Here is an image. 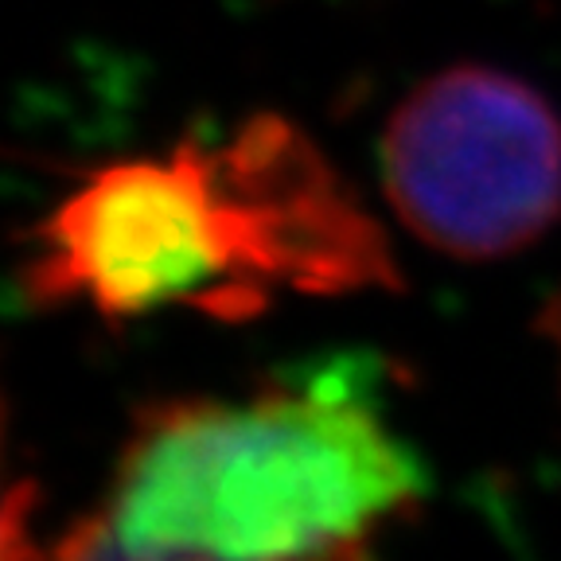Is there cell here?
<instances>
[{"label":"cell","mask_w":561,"mask_h":561,"mask_svg":"<svg viewBox=\"0 0 561 561\" xmlns=\"http://www.w3.org/2000/svg\"><path fill=\"white\" fill-rule=\"evenodd\" d=\"M386 199L453 257H507L561 215V122L542 94L491 67L417 87L382 137Z\"/></svg>","instance_id":"3957f363"},{"label":"cell","mask_w":561,"mask_h":561,"mask_svg":"<svg viewBox=\"0 0 561 561\" xmlns=\"http://www.w3.org/2000/svg\"><path fill=\"white\" fill-rule=\"evenodd\" d=\"M394 277L370 215L312 140L257 117L230 140L105 164L35 230L27 289L102 316H254L273 293H351Z\"/></svg>","instance_id":"6da1fadb"},{"label":"cell","mask_w":561,"mask_h":561,"mask_svg":"<svg viewBox=\"0 0 561 561\" xmlns=\"http://www.w3.org/2000/svg\"><path fill=\"white\" fill-rule=\"evenodd\" d=\"M425 488L375 375L332 359L242 402L160 413L105 518L175 561H355Z\"/></svg>","instance_id":"7a4b0ae2"},{"label":"cell","mask_w":561,"mask_h":561,"mask_svg":"<svg viewBox=\"0 0 561 561\" xmlns=\"http://www.w3.org/2000/svg\"><path fill=\"white\" fill-rule=\"evenodd\" d=\"M9 561H175V558L133 550L114 530L110 518H98V523L75 526V530L62 535L51 550H32V546H27V550L20 553L16 542L9 538Z\"/></svg>","instance_id":"277c9868"}]
</instances>
